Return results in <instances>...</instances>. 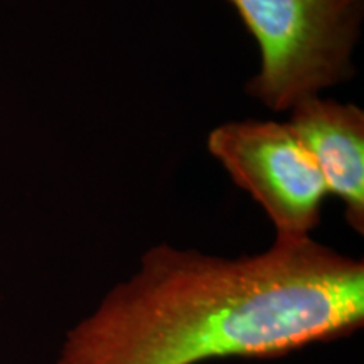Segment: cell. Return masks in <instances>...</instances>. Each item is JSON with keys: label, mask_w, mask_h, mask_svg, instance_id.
<instances>
[{"label": "cell", "mask_w": 364, "mask_h": 364, "mask_svg": "<svg viewBox=\"0 0 364 364\" xmlns=\"http://www.w3.org/2000/svg\"><path fill=\"white\" fill-rule=\"evenodd\" d=\"M363 322V260L311 236L238 258L159 243L68 332L56 364L275 358Z\"/></svg>", "instance_id": "cell-1"}, {"label": "cell", "mask_w": 364, "mask_h": 364, "mask_svg": "<svg viewBox=\"0 0 364 364\" xmlns=\"http://www.w3.org/2000/svg\"><path fill=\"white\" fill-rule=\"evenodd\" d=\"M260 51L247 93L273 112L351 80L364 0H230Z\"/></svg>", "instance_id": "cell-2"}, {"label": "cell", "mask_w": 364, "mask_h": 364, "mask_svg": "<svg viewBox=\"0 0 364 364\" xmlns=\"http://www.w3.org/2000/svg\"><path fill=\"white\" fill-rule=\"evenodd\" d=\"M206 145L231 181L267 213L275 238L311 236L329 193L289 122H226L209 132Z\"/></svg>", "instance_id": "cell-3"}, {"label": "cell", "mask_w": 364, "mask_h": 364, "mask_svg": "<svg viewBox=\"0 0 364 364\" xmlns=\"http://www.w3.org/2000/svg\"><path fill=\"white\" fill-rule=\"evenodd\" d=\"M300 142L316 162L327 193L344 206L348 225L364 231V112L354 103L307 97L290 108Z\"/></svg>", "instance_id": "cell-4"}]
</instances>
